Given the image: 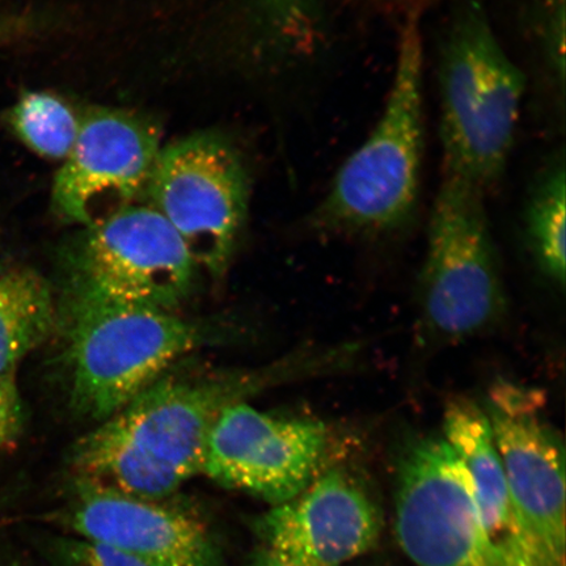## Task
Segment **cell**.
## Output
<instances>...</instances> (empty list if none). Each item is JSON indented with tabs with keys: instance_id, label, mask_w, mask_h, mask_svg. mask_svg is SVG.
<instances>
[{
	"instance_id": "17",
	"label": "cell",
	"mask_w": 566,
	"mask_h": 566,
	"mask_svg": "<svg viewBox=\"0 0 566 566\" xmlns=\"http://www.w3.org/2000/svg\"><path fill=\"white\" fill-rule=\"evenodd\" d=\"M82 117L61 97L27 92L11 111L18 137L41 157L66 159L73 150Z\"/></svg>"
},
{
	"instance_id": "3",
	"label": "cell",
	"mask_w": 566,
	"mask_h": 566,
	"mask_svg": "<svg viewBox=\"0 0 566 566\" xmlns=\"http://www.w3.org/2000/svg\"><path fill=\"white\" fill-rule=\"evenodd\" d=\"M437 77L442 175L486 195L506 171L528 81L483 6L469 0L450 12Z\"/></svg>"
},
{
	"instance_id": "7",
	"label": "cell",
	"mask_w": 566,
	"mask_h": 566,
	"mask_svg": "<svg viewBox=\"0 0 566 566\" xmlns=\"http://www.w3.org/2000/svg\"><path fill=\"white\" fill-rule=\"evenodd\" d=\"M396 483V536L417 566H504L486 535L470 472L443 436L410 441Z\"/></svg>"
},
{
	"instance_id": "18",
	"label": "cell",
	"mask_w": 566,
	"mask_h": 566,
	"mask_svg": "<svg viewBox=\"0 0 566 566\" xmlns=\"http://www.w3.org/2000/svg\"><path fill=\"white\" fill-rule=\"evenodd\" d=\"M552 109L565 111V0H541L523 15Z\"/></svg>"
},
{
	"instance_id": "16",
	"label": "cell",
	"mask_w": 566,
	"mask_h": 566,
	"mask_svg": "<svg viewBox=\"0 0 566 566\" xmlns=\"http://www.w3.org/2000/svg\"><path fill=\"white\" fill-rule=\"evenodd\" d=\"M566 158L552 153L537 169L527 195L525 222L535 259L552 281L565 283Z\"/></svg>"
},
{
	"instance_id": "19",
	"label": "cell",
	"mask_w": 566,
	"mask_h": 566,
	"mask_svg": "<svg viewBox=\"0 0 566 566\" xmlns=\"http://www.w3.org/2000/svg\"><path fill=\"white\" fill-rule=\"evenodd\" d=\"M265 44L286 52L308 51L327 33L323 0H256Z\"/></svg>"
},
{
	"instance_id": "4",
	"label": "cell",
	"mask_w": 566,
	"mask_h": 566,
	"mask_svg": "<svg viewBox=\"0 0 566 566\" xmlns=\"http://www.w3.org/2000/svg\"><path fill=\"white\" fill-rule=\"evenodd\" d=\"M65 325L70 401L76 413L102 422L179 359L201 345L203 332L175 313L69 287Z\"/></svg>"
},
{
	"instance_id": "11",
	"label": "cell",
	"mask_w": 566,
	"mask_h": 566,
	"mask_svg": "<svg viewBox=\"0 0 566 566\" xmlns=\"http://www.w3.org/2000/svg\"><path fill=\"white\" fill-rule=\"evenodd\" d=\"M325 446L322 422L285 419L238 401L222 410L211 430L202 475L274 506L315 479Z\"/></svg>"
},
{
	"instance_id": "5",
	"label": "cell",
	"mask_w": 566,
	"mask_h": 566,
	"mask_svg": "<svg viewBox=\"0 0 566 566\" xmlns=\"http://www.w3.org/2000/svg\"><path fill=\"white\" fill-rule=\"evenodd\" d=\"M484 198L471 184L442 175L420 279L421 323L438 342L479 336L504 315V286Z\"/></svg>"
},
{
	"instance_id": "6",
	"label": "cell",
	"mask_w": 566,
	"mask_h": 566,
	"mask_svg": "<svg viewBox=\"0 0 566 566\" xmlns=\"http://www.w3.org/2000/svg\"><path fill=\"white\" fill-rule=\"evenodd\" d=\"M145 193L148 207L172 226L198 269L222 277L250 201L245 168L230 142L208 132L161 148Z\"/></svg>"
},
{
	"instance_id": "21",
	"label": "cell",
	"mask_w": 566,
	"mask_h": 566,
	"mask_svg": "<svg viewBox=\"0 0 566 566\" xmlns=\"http://www.w3.org/2000/svg\"><path fill=\"white\" fill-rule=\"evenodd\" d=\"M23 423L24 408L15 375H0V451L18 442Z\"/></svg>"
},
{
	"instance_id": "12",
	"label": "cell",
	"mask_w": 566,
	"mask_h": 566,
	"mask_svg": "<svg viewBox=\"0 0 566 566\" xmlns=\"http://www.w3.org/2000/svg\"><path fill=\"white\" fill-rule=\"evenodd\" d=\"M159 151L157 126L146 118L119 109L90 111L54 179L55 214L84 229L136 205Z\"/></svg>"
},
{
	"instance_id": "1",
	"label": "cell",
	"mask_w": 566,
	"mask_h": 566,
	"mask_svg": "<svg viewBox=\"0 0 566 566\" xmlns=\"http://www.w3.org/2000/svg\"><path fill=\"white\" fill-rule=\"evenodd\" d=\"M272 375L166 373L82 437L71 451L77 486L144 500L167 499L202 473L222 410L245 401Z\"/></svg>"
},
{
	"instance_id": "14",
	"label": "cell",
	"mask_w": 566,
	"mask_h": 566,
	"mask_svg": "<svg viewBox=\"0 0 566 566\" xmlns=\"http://www.w3.org/2000/svg\"><path fill=\"white\" fill-rule=\"evenodd\" d=\"M443 437L470 472L481 520L502 564L549 566L509 491L484 409L471 399H451L444 409Z\"/></svg>"
},
{
	"instance_id": "15",
	"label": "cell",
	"mask_w": 566,
	"mask_h": 566,
	"mask_svg": "<svg viewBox=\"0 0 566 566\" xmlns=\"http://www.w3.org/2000/svg\"><path fill=\"white\" fill-rule=\"evenodd\" d=\"M56 327L59 306L48 281L32 268H0V375H15Z\"/></svg>"
},
{
	"instance_id": "20",
	"label": "cell",
	"mask_w": 566,
	"mask_h": 566,
	"mask_svg": "<svg viewBox=\"0 0 566 566\" xmlns=\"http://www.w3.org/2000/svg\"><path fill=\"white\" fill-rule=\"evenodd\" d=\"M45 555L53 566H144L123 551L80 535L53 537Z\"/></svg>"
},
{
	"instance_id": "9",
	"label": "cell",
	"mask_w": 566,
	"mask_h": 566,
	"mask_svg": "<svg viewBox=\"0 0 566 566\" xmlns=\"http://www.w3.org/2000/svg\"><path fill=\"white\" fill-rule=\"evenodd\" d=\"M381 528L365 486L350 472L332 469L254 521L247 566H344L369 552Z\"/></svg>"
},
{
	"instance_id": "8",
	"label": "cell",
	"mask_w": 566,
	"mask_h": 566,
	"mask_svg": "<svg viewBox=\"0 0 566 566\" xmlns=\"http://www.w3.org/2000/svg\"><path fill=\"white\" fill-rule=\"evenodd\" d=\"M69 263V287L169 313L188 298L198 271L172 226L137 205L82 229Z\"/></svg>"
},
{
	"instance_id": "13",
	"label": "cell",
	"mask_w": 566,
	"mask_h": 566,
	"mask_svg": "<svg viewBox=\"0 0 566 566\" xmlns=\"http://www.w3.org/2000/svg\"><path fill=\"white\" fill-rule=\"evenodd\" d=\"M160 501L80 488L67 523L76 535L108 544L144 566H226L208 527Z\"/></svg>"
},
{
	"instance_id": "10",
	"label": "cell",
	"mask_w": 566,
	"mask_h": 566,
	"mask_svg": "<svg viewBox=\"0 0 566 566\" xmlns=\"http://www.w3.org/2000/svg\"><path fill=\"white\" fill-rule=\"evenodd\" d=\"M484 412L509 491L549 566H565V448L533 388L499 381Z\"/></svg>"
},
{
	"instance_id": "2",
	"label": "cell",
	"mask_w": 566,
	"mask_h": 566,
	"mask_svg": "<svg viewBox=\"0 0 566 566\" xmlns=\"http://www.w3.org/2000/svg\"><path fill=\"white\" fill-rule=\"evenodd\" d=\"M423 6L402 11L398 54L384 109L369 136L338 167L311 217L332 235L377 237L405 226L419 205L424 124Z\"/></svg>"
}]
</instances>
